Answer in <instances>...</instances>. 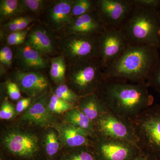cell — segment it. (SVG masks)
Masks as SVG:
<instances>
[{
	"instance_id": "cell-1",
	"label": "cell",
	"mask_w": 160,
	"mask_h": 160,
	"mask_svg": "<svg viewBox=\"0 0 160 160\" xmlns=\"http://www.w3.org/2000/svg\"><path fill=\"white\" fill-rule=\"evenodd\" d=\"M147 83L104 79L95 93L109 112L132 122L153 105Z\"/></svg>"
},
{
	"instance_id": "cell-2",
	"label": "cell",
	"mask_w": 160,
	"mask_h": 160,
	"mask_svg": "<svg viewBox=\"0 0 160 160\" xmlns=\"http://www.w3.org/2000/svg\"><path fill=\"white\" fill-rule=\"evenodd\" d=\"M160 58L156 47L129 44L119 58L103 69L104 79L146 83Z\"/></svg>"
},
{
	"instance_id": "cell-3",
	"label": "cell",
	"mask_w": 160,
	"mask_h": 160,
	"mask_svg": "<svg viewBox=\"0 0 160 160\" xmlns=\"http://www.w3.org/2000/svg\"><path fill=\"white\" fill-rule=\"evenodd\" d=\"M119 29L130 45L160 48V19L157 9L133 4Z\"/></svg>"
},
{
	"instance_id": "cell-4",
	"label": "cell",
	"mask_w": 160,
	"mask_h": 160,
	"mask_svg": "<svg viewBox=\"0 0 160 160\" xmlns=\"http://www.w3.org/2000/svg\"><path fill=\"white\" fill-rule=\"evenodd\" d=\"M132 122L141 152L149 160H160V104L150 106Z\"/></svg>"
},
{
	"instance_id": "cell-5",
	"label": "cell",
	"mask_w": 160,
	"mask_h": 160,
	"mask_svg": "<svg viewBox=\"0 0 160 160\" xmlns=\"http://www.w3.org/2000/svg\"><path fill=\"white\" fill-rule=\"evenodd\" d=\"M99 58L67 65L66 77L71 89L81 97L94 93L104 80Z\"/></svg>"
},
{
	"instance_id": "cell-6",
	"label": "cell",
	"mask_w": 160,
	"mask_h": 160,
	"mask_svg": "<svg viewBox=\"0 0 160 160\" xmlns=\"http://www.w3.org/2000/svg\"><path fill=\"white\" fill-rule=\"evenodd\" d=\"M58 46L67 65L99 58L98 36L66 34L60 38Z\"/></svg>"
},
{
	"instance_id": "cell-7",
	"label": "cell",
	"mask_w": 160,
	"mask_h": 160,
	"mask_svg": "<svg viewBox=\"0 0 160 160\" xmlns=\"http://www.w3.org/2000/svg\"><path fill=\"white\" fill-rule=\"evenodd\" d=\"M92 148L97 160H132L142 153L133 143L96 135Z\"/></svg>"
},
{
	"instance_id": "cell-8",
	"label": "cell",
	"mask_w": 160,
	"mask_h": 160,
	"mask_svg": "<svg viewBox=\"0 0 160 160\" xmlns=\"http://www.w3.org/2000/svg\"><path fill=\"white\" fill-rule=\"evenodd\" d=\"M94 124L96 135L123 140L137 145L133 123L129 120L119 117L109 111Z\"/></svg>"
},
{
	"instance_id": "cell-9",
	"label": "cell",
	"mask_w": 160,
	"mask_h": 160,
	"mask_svg": "<svg viewBox=\"0 0 160 160\" xmlns=\"http://www.w3.org/2000/svg\"><path fill=\"white\" fill-rule=\"evenodd\" d=\"M98 42L103 69L119 58L129 45L119 28L108 26L99 36Z\"/></svg>"
},
{
	"instance_id": "cell-10",
	"label": "cell",
	"mask_w": 160,
	"mask_h": 160,
	"mask_svg": "<svg viewBox=\"0 0 160 160\" xmlns=\"http://www.w3.org/2000/svg\"><path fill=\"white\" fill-rule=\"evenodd\" d=\"M2 144L13 155L31 158L39 150L38 139L35 135L20 129H12L3 136Z\"/></svg>"
},
{
	"instance_id": "cell-11",
	"label": "cell",
	"mask_w": 160,
	"mask_h": 160,
	"mask_svg": "<svg viewBox=\"0 0 160 160\" xmlns=\"http://www.w3.org/2000/svg\"><path fill=\"white\" fill-rule=\"evenodd\" d=\"M96 12L108 27L119 28L131 11V0H97Z\"/></svg>"
},
{
	"instance_id": "cell-12",
	"label": "cell",
	"mask_w": 160,
	"mask_h": 160,
	"mask_svg": "<svg viewBox=\"0 0 160 160\" xmlns=\"http://www.w3.org/2000/svg\"><path fill=\"white\" fill-rule=\"evenodd\" d=\"M74 0H58L46 6L45 23L48 29L59 31L65 29L73 21L71 15Z\"/></svg>"
},
{
	"instance_id": "cell-13",
	"label": "cell",
	"mask_w": 160,
	"mask_h": 160,
	"mask_svg": "<svg viewBox=\"0 0 160 160\" xmlns=\"http://www.w3.org/2000/svg\"><path fill=\"white\" fill-rule=\"evenodd\" d=\"M14 82L21 91L32 99L48 92L49 84L47 78L40 72L16 71L13 74Z\"/></svg>"
},
{
	"instance_id": "cell-14",
	"label": "cell",
	"mask_w": 160,
	"mask_h": 160,
	"mask_svg": "<svg viewBox=\"0 0 160 160\" xmlns=\"http://www.w3.org/2000/svg\"><path fill=\"white\" fill-rule=\"evenodd\" d=\"M48 94L49 92H46L39 97L33 99L20 120L26 124L41 127L53 125V113L49 109Z\"/></svg>"
},
{
	"instance_id": "cell-15",
	"label": "cell",
	"mask_w": 160,
	"mask_h": 160,
	"mask_svg": "<svg viewBox=\"0 0 160 160\" xmlns=\"http://www.w3.org/2000/svg\"><path fill=\"white\" fill-rule=\"evenodd\" d=\"M60 142L70 148L92 147L91 137L86 131L67 123H54Z\"/></svg>"
},
{
	"instance_id": "cell-16",
	"label": "cell",
	"mask_w": 160,
	"mask_h": 160,
	"mask_svg": "<svg viewBox=\"0 0 160 160\" xmlns=\"http://www.w3.org/2000/svg\"><path fill=\"white\" fill-rule=\"evenodd\" d=\"M106 27L96 11L74 18L65 29L66 34L78 33L99 36Z\"/></svg>"
},
{
	"instance_id": "cell-17",
	"label": "cell",
	"mask_w": 160,
	"mask_h": 160,
	"mask_svg": "<svg viewBox=\"0 0 160 160\" xmlns=\"http://www.w3.org/2000/svg\"><path fill=\"white\" fill-rule=\"evenodd\" d=\"M15 56L22 71L39 72L48 66V61L43 55L25 42L17 46Z\"/></svg>"
},
{
	"instance_id": "cell-18",
	"label": "cell",
	"mask_w": 160,
	"mask_h": 160,
	"mask_svg": "<svg viewBox=\"0 0 160 160\" xmlns=\"http://www.w3.org/2000/svg\"><path fill=\"white\" fill-rule=\"evenodd\" d=\"M48 29L39 26L30 28L25 43L42 55H49L55 52V40Z\"/></svg>"
},
{
	"instance_id": "cell-19",
	"label": "cell",
	"mask_w": 160,
	"mask_h": 160,
	"mask_svg": "<svg viewBox=\"0 0 160 160\" xmlns=\"http://www.w3.org/2000/svg\"><path fill=\"white\" fill-rule=\"evenodd\" d=\"M77 106L94 124L102 116L109 112L95 92L82 97Z\"/></svg>"
},
{
	"instance_id": "cell-20",
	"label": "cell",
	"mask_w": 160,
	"mask_h": 160,
	"mask_svg": "<svg viewBox=\"0 0 160 160\" xmlns=\"http://www.w3.org/2000/svg\"><path fill=\"white\" fill-rule=\"evenodd\" d=\"M65 120L66 123L85 130L91 138L96 136L94 123L77 106L66 112Z\"/></svg>"
},
{
	"instance_id": "cell-21",
	"label": "cell",
	"mask_w": 160,
	"mask_h": 160,
	"mask_svg": "<svg viewBox=\"0 0 160 160\" xmlns=\"http://www.w3.org/2000/svg\"><path fill=\"white\" fill-rule=\"evenodd\" d=\"M26 12L21 1L2 0L0 2L1 22H9L17 18L16 16Z\"/></svg>"
},
{
	"instance_id": "cell-22",
	"label": "cell",
	"mask_w": 160,
	"mask_h": 160,
	"mask_svg": "<svg viewBox=\"0 0 160 160\" xmlns=\"http://www.w3.org/2000/svg\"><path fill=\"white\" fill-rule=\"evenodd\" d=\"M67 69V63L63 56L52 58L50 76L54 83L60 85L65 84Z\"/></svg>"
},
{
	"instance_id": "cell-23",
	"label": "cell",
	"mask_w": 160,
	"mask_h": 160,
	"mask_svg": "<svg viewBox=\"0 0 160 160\" xmlns=\"http://www.w3.org/2000/svg\"><path fill=\"white\" fill-rule=\"evenodd\" d=\"M96 11V1L74 0L71 15L73 19L83 15Z\"/></svg>"
},
{
	"instance_id": "cell-24",
	"label": "cell",
	"mask_w": 160,
	"mask_h": 160,
	"mask_svg": "<svg viewBox=\"0 0 160 160\" xmlns=\"http://www.w3.org/2000/svg\"><path fill=\"white\" fill-rule=\"evenodd\" d=\"M91 147H82L76 148L70 153L65 155L60 160H97Z\"/></svg>"
},
{
	"instance_id": "cell-25",
	"label": "cell",
	"mask_w": 160,
	"mask_h": 160,
	"mask_svg": "<svg viewBox=\"0 0 160 160\" xmlns=\"http://www.w3.org/2000/svg\"><path fill=\"white\" fill-rule=\"evenodd\" d=\"M58 134L53 131L48 132L44 138V148L48 156L53 157L58 153L60 148Z\"/></svg>"
},
{
	"instance_id": "cell-26",
	"label": "cell",
	"mask_w": 160,
	"mask_h": 160,
	"mask_svg": "<svg viewBox=\"0 0 160 160\" xmlns=\"http://www.w3.org/2000/svg\"><path fill=\"white\" fill-rule=\"evenodd\" d=\"M49 107L52 113L60 114L63 112H66L75 106L73 104L61 99L54 93H53L49 98Z\"/></svg>"
},
{
	"instance_id": "cell-27",
	"label": "cell",
	"mask_w": 160,
	"mask_h": 160,
	"mask_svg": "<svg viewBox=\"0 0 160 160\" xmlns=\"http://www.w3.org/2000/svg\"><path fill=\"white\" fill-rule=\"evenodd\" d=\"M54 93L61 99L74 105L76 104L78 105L82 97L65 84L58 85Z\"/></svg>"
},
{
	"instance_id": "cell-28",
	"label": "cell",
	"mask_w": 160,
	"mask_h": 160,
	"mask_svg": "<svg viewBox=\"0 0 160 160\" xmlns=\"http://www.w3.org/2000/svg\"><path fill=\"white\" fill-rule=\"evenodd\" d=\"M30 28L22 31L12 32L6 38V42L9 46H18L25 42L26 37Z\"/></svg>"
},
{
	"instance_id": "cell-29",
	"label": "cell",
	"mask_w": 160,
	"mask_h": 160,
	"mask_svg": "<svg viewBox=\"0 0 160 160\" xmlns=\"http://www.w3.org/2000/svg\"><path fill=\"white\" fill-rule=\"evenodd\" d=\"M25 12H40L46 8V1L42 0H22L21 1Z\"/></svg>"
},
{
	"instance_id": "cell-30",
	"label": "cell",
	"mask_w": 160,
	"mask_h": 160,
	"mask_svg": "<svg viewBox=\"0 0 160 160\" xmlns=\"http://www.w3.org/2000/svg\"><path fill=\"white\" fill-rule=\"evenodd\" d=\"M147 85L160 94V58L147 80Z\"/></svg>"
},
{
	"instance_id": "cell-31",
	"label": "cell",
	"mask_w": 160,
	"mask_h": 160,
	"mask_svg": "<svg viewBox=\"0 0 160 160\" xmlns=\"http://www.w3.org/2000/svg\"><path fill=\"white\" fill-rule=\"evenodd\" d=\"M16 112L14 106L6 99L4 100L1 106L0 118L1 120L11 119L14 118Z\"/></svg>"
},
{
	"instance_id": "cell-32",
	"label": "cell",
	"mask_w": 160,
	"mask_h": 160,
	"mask_svg": "<svg viewBox=\"0 0 160 160\" xmlns=\"http://www.w3.org/2000/svg\"><path fill=\"white\" fill-rule=\"evenodd\" d=\"M13 52L8 46H4L0 50V62L7 67H10L13 59Z\"/></svg>"
},
{
	"instance_id": "cell-33",
	"label": "cell",
	"mask_w": 160,
	"mask_h": 160,
	"mask_svg": "<svg viewBox=\"0 0 160 160\" xmlns=\"http://www.w3.org/2000/svg\"><path fill=\"white\" fill-rule=\"evenodd\" d=\"M7 89L9 98L12 100L16 101L21 98V90L17 84L14 82H8L7 84Z\"/></svg>"
},
{
	"instance_id": "cell-34",
	"label": "cell",
	"mask_w": 160,
	"mask_h": 160,
	"mask_svg": "<svg viewBox=\"0 0 160 160\" xmlns=\"http://www.w3.org/2000/svg\"><path fill=\"white\" fill-rule=\"evenodd\" d=\"M24 17H19L16 18L12 20L10 22L6 23V24L3 25V29L5 31L10 32V33L19 31L20 24L22 21Z\"/></svg>"
},
{
	"instance_id": "cell-35",
	"label": "cell",
	"mask_w": 160,
	"mask_h": 160,
	"mask_svg": "<svg viewBox=\"0 0 160 160\" xmlns=\"http://www.w3.org/2000/svg\"><path fill=\"white\" fill-rule=\"evenodd\" d=\"M132 4L158 9L160 6V0H131Z\"/></svg>"
},
{
	"instance_id": "cell-36",
	"label": "cell",
	"mask_w": 160,
	"mask_h": 160,
	"mask_svg": "<svg viewBox=\"0 0 160 160\" xmlns=\"http://www.w3.org/2000/svg\"><path fill=\"white\" fill-rule=\"evenodd\" d=\"M32 99L30 98H25L20 100L18 102L16 107V112L17 113H20L26 111L31 105Z\"/></svg>"
},
{
	"instance_id": "cell-37",
	"label": "cell",
	"mask_w": 160,
	"mask_h": 160,
	"mask_svg": "<svg viewBox=\"0 0 160 160\" xmlns=\"http://www.w3.org/2000/svg\"><path fill=\"white\" fill-rule=\"evenodd\" d=\"M132 160H149L148 158L146 156L144 155L142 153H141L137 157L135 158Z\"/></svg>"
},
{
	"instance_id": "cell-38",
	"label": "cell",
	"mask_w": 160,
	"mask_h": 160,
	"mask_svg": "<svg viewBox=\"0 0 160 160\" xmlns=\"http://www.w3.org/2000/svg\"><path fill=\"white\" fill-rule=\"evenodd\" d=\"M158 13L159 17L160 19V6L158 9Z\"/></svg>"
},
{
	"instance_id": "cell-39",
	"label": "cell",
	"mask_w": 160,
	"mask_h": 160,
	"mask_svg": "<svg viewBox=\"0 0 160 160\" xmlns=\"http://www.w3.org/2000/svg\"><path fill=\"white\" fill-rule=\"evenodd\" d=\"M1 160H4L3 159V158H1Z\"/></svg>"
}]
</instances>
